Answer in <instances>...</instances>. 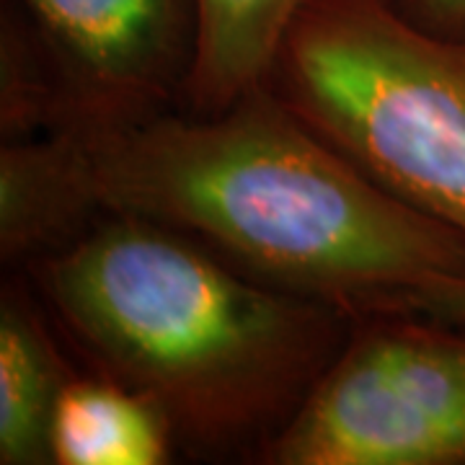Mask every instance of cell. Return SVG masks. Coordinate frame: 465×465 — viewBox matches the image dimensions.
Returning <instances> with one entry per match:
<instances>
[{
  "mask_svg": "<svg viewBox=\"0 0 465 465\" xmlns=\"http://www.w3.org/2000/svg\"><path fill=\"white\" fill-rule=\"evenodd\" d=\"M67 134L104 213L176 228L351 323L416 316L465 326L463 235L385 192L266 84L217 114L171 109Z\"/></svg>",
  "mask_w": 465,
  "mask_h": 465,
  "instance_id": "cell-1",
  "label": "cell"
},
{
  "mask_svg": "<svg viewBox=\"0 0 465 465\" xmlns=\"http://www.w3.org/2000/svg\"><path fill=\"white\" fill-rule=\"evenodd\" d=\"M24 274L85 367L155 403L194 458L259 460L354 326L124 213Z\"/></svg>",
  "mask_w": 465,
  "mask_h": 465,
  "instance_id": "cell-2",
  "label": "cell"
},
{
  "mask_svg": "<svg viewBox=\"0 0 465 465\" xmlns=\"http://www.w3.org/2000/svg\"><path fill=\"white\" fill-rule=\"evenodd\" d=\"M266 85L385 192L465 238V36L399 0H305Z\"/></svg>",
  "mask_w": 465,
  "mask_h": 465,
  "instance_id": "cell-3",
  "label": "cell"
},
{
  "mask_svg": "<svg viewBox=\"0 0 465 465\" xmlns=\"http://www.w3.org/2000/svg\"><path fill=\"white\" fill-rule=\"evenodd\" d=\"M259 463L465 465V326L416 316L354 323Z\"/></svg>",
  "mask_w": 465,
  "mask_h": 465,
  "instance_id": "cell-4",
  "label": "cell"
},
{
  "mask_svg": "<svg viewBox=\"0 0 465 465\" xmlns=\"http://www.w3.org/2000/svg\"><path fill=\"white\" fill-rule=\"evenodd\" d=\"M65 96L57 133H99L182 109L200 0H18Z\"/></svg>",
  "mask_w": 465,
  "mask_h": 465,
  "instance_id": "cell-5",
  "label": "cell"
},
{
  "mask_svg": "<svg viewBox=\"0 0 465 465\" xmlns=\"http://www.w3.org/2000/svg\"><path fill=\"white\" fill-rule=\"evenodd\" d=\"M78 140L67 133L5 140L0 148V259L24 272L84 238L101 217Z\"/></svg>",
  "mask_w": 465,
  "mask_h": 465,
  "instance_id": "cell-6",
  "label": "cell"
},
{
  "mask_svg": "<svg viewBox=\"0 0 465 465\" xmlns=\"http://www.w3.org/2000/svg\"><path fill=\"white\" fill-rule=\"evenodd\" d=\"M54 318L24 272L0 292V463L47 465L52 427L78 375L54 336Z\"/></svg>",
  "mask_w": 465,
  "mask_h": 465,
  "instance_id": "cell-7",
  "label": "cell"
},
{
  "mask_svg": "<svg viewBox=\"0 0 465 465\" xmlns=\"http://www.w3.org/2000/svg\"><path fill=\"white\" fill-rule=\"evenodd\" d=\"M176 450L158 406L104 375L78 372L60 399L52 427L57 465H163Z\"/></svg>",
  "mask_w": 465,
  "mask_h": 465,
  "instance_id": "cell-8",
  "label": "cell"
},
{
  "mask_svg": "<svg viewBox=\"0 0 465 465\" xmlns=\"http://www.w3.org/2000/svg\"><path fill=\"white\" fill-rule=\"evenodd\" d=\"M305 0H200V45L183 112L217 114L266 84L284 32Z\"/></svg>",
  "mask_w": 465,
  "mask_h": 465,
  "instance_id": "cell-9",
  "label": "cell"
},
{
  "mask_svg": "<svg viewBox=\"0 0 465 465\" xmlns=\"http://www.w3.org/2000/svg\"><path fill=\"white\" fill-rule=\"evenodd\" d=\"M65 96L52 57L18 0L0 11V133L5 140L52 134L63 127Z\"/></svg>",
  "mask_w": 465,
  "mask_h": 465,
  "instance_id": "cell-10",
  "label": "cell"
},
{
  "mask_svg": "<svg viewBox=\"0 0 465 465\" xmlns=\"http://www.w3.org/2000/svg\"><path fill=\"white\" fill-rule=\"evenodd\" d=\"M403 14L427 32L465 36V0H399Z\"/></svg>",
  "mask_w": 465,
  "mask_h": 465,
  "instance_id": "cell-11",
  "label": "cell"
}]
</instances>
